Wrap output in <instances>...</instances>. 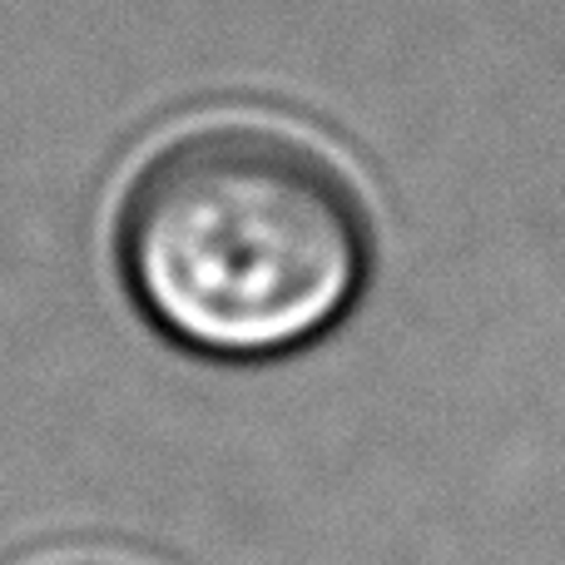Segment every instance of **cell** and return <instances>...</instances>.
<instances>
[{
  "mask_svg": "<svg viewBox=\"0 0 565 565\" xmlns=\"http://www.w3.org/2000/svg\"><path fill=\"white\" fill-rule=\"evenodd\" d=\"M60 565H105V561H60Z\"/></svg>",
  "mask_w": 565,
  "mask_h": 565,
  "instance_id": "7a4b0ae2",
  "label": "cell"
},
{
  "mask_svg": "<svg viewBox=\"0 0 565 565\" xmlns=\"http://www.w3.org/2000/svg\"><path fill=\"white\" fill-rule=\"evenodd\" d=\"M115 258L159 338L214 362H274L358 308L372 218L348 169L298 129L204 119L135 169Z\"/></svg>",
  "mask_w": 565,
  "mask_h": 565,
  "instance_id": "6da1fadb",
  "label": "cell"
}]
</instances>
